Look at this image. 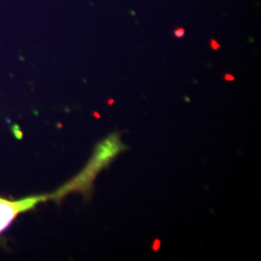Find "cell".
I'll return each instance as SVG.
<instances>
[{
	"mask_svg": "<svg viewBox=\"0 0 261 261\" xmlns=\"http://www.w3.org/2000/svg\"><path fill=\"white\" fill-rule=\"evenodd\" d=\"M128 147L122 142L119 133H112L95 146L93 155L85 166V168L73 179L60 187L50 198L60 202L66 196L71 193H80L86 199H89L94 193V182L98 174L112 162L121 155Z\"/></svg>",
	"mask_w": 261,
	"mask_h": 261,
	"instance_id": "6da1fadb",
	"label": "cell"
},
{
	"mask_svg": "<svg viewBox=\"0 0 261 261\" xmlns=\"http://www.w3.org/2000/svg\"><path fill=\"white\" fill-rule=\"evenodd\" d=\"M47 199H50V195L28 196L18 200L0 197V234L4 232L19 215L34 209Z\"/></svg>",
	"mask_w": 261,
	"mask_h": 261,
	"instance_id": "7a4b0ae2",
	"label": "cell"
}]
</instances>
